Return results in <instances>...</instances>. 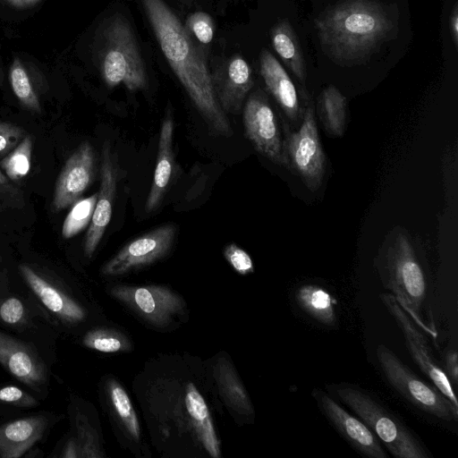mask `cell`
<instances>
[{
	"instance_id": "34",
	"label": "cell",
	"mask_w": 458,
	"mask_h": 458,
	"mask_svg": "<svg viewBox=\"0 0 458 458\" xmlns=\"http://www.w3.org/2000/svg\"><path fill=\"white\" fill-rule=\"evenodd\" d=\"M24 138V131L17 125L0 122V156L13 150Z\"/></svg>"
},
{
	"instance_id": "5",
	"label": "cell",
	"mask_w": 458,
	"mask_h": 458,
	"mask_svg": "<svg viewBox=\"0 0 458 458\" xmlns=\"http://www.w3.org/2000/svg\"><path fill=\"white\" fill-rule=\"evenodd\" d=\"M381 280L400 306L423 331L437 336V330L424 318L426 280L411 242L399 234L386 256Z\"/></svg>"
},
{
	"instance_id": "4",
	"label": "cell",
	"mask_w": 458,
	"mask_h": 458,
	"mask_svg": "<svg viewBox=\"0 0 458 458\" xmlns=\"http://www.w3.org/2000/svg\"><path fill=\"white\" fill-rule=\"evenodd\" d=\"M345 403L396 458H429L421 441L388 409L364 390L348 384L331 386Z\"/></svg>"
},
{
	"instance_id": "13",
	"label": "cell",
	"mask_w": 458,
	"mask_h": 458,
	"mask_svg": "<svg viewBox=\"0 0 458 458\" xmlns=\"http://www.w3.org/2000/svg\"><path fill=\"white\" fill-rule=\"evenodd\" d=\"M312 394L327 420L357 452L370 458H386L380 441L361 420L324 391L316 389Z\"/></svg>"
},
{
	"instance_id": "32",
	"label": "cell",
	"mask_w": 458,
	"mask_h": 458,
	"mask_svg": "<svg viewBox=\"0 0 458 458\" xmlns=\"http://www.w3.org/2000/svg\"><path fill=\"white\" fill-rule=\"evenodd\" d=\"M75 424L79 437V454L80 457H99L98 441L94 430L89 425L85 417L77 413Z\"/></svg>"
},
{
	"instance_id": "1",
	"label": "cell",
	"mask_w": 458,
	"mask_h": 458,
	"mask_svg": "<svg viewBox=\"0 0 458 458\" xmlns=\"http://www.w3.org/2000/svg\"><path fill=\"white\" fill-rule=\"evenodd\" d=\"M158 45L173 72L212 131H233L213 91L204 53L164 0H140Z\"/></svg>"
},
{
	"instance_id": "20",
	"label": "cell",
	"mask_w": 458,
	"mask_h": 458,
	"mask_svg": "<svg viewBox=\"0 0 458 458\" xmlns=\"http://www.w3.org/2000/svg\"><path fill=\"white\" fill-rule=\"evenodd\" d=\"M20 271L30 289L49 310L69 322L84 319V310L72 299L47 282L30 267L21 265Z\"/></svg>"
},
{
	"instance_id": "9",
	"label": "cell",
	"mask_w": 458,
	"mask_h": 458,
	"mask_svg": "<svg viewBox=\"0 0 458 458\" xmlns=\"http://www.w3.org/2000/svg\"><path fill=\"white\" fill-rule=\"evenodd\" d=\"M379 298L403 333L406 347L414 362L430 379L431 383L458 407L452 384L445 372L437 365L432 356L430 348L423 334L420 331V328L400 306L392 293H380Z\"/></svg>"
},
{
	"instance_id": "30",
	"label": "cell",
	"mask_w": 458,
	"mask_h": 458,
	"mask_svg": "<svg viewBox=\"0 0 458 458\" xmlns=\"http://www.w3.org/2000/svg\"><path fill=\"white\" fill-rule=\"evenodd\" d=\"M83 344L88 348L102 352H126L131 349V344L123 335L103 328L88 332L83 338Z\"/></svg>"
},
{
	"instance_id": "31",
	"label": "cell",
	"mask_w": 458,
	"mask_h": 458,
	"mask_svg": "<svg viewBox=\"0 0 458 458\" xmlns=\"http://www.w3.org/2000/svg\"><path fill=\"white\" fill-rule=\"evenodd\" d=\"M185 29L200 43L209 44L214 37V22L211 16L204 12L191 13L185 21Z\"/></svg>"
},
{
	"instance_id": "29",
	"label": "cell",
	"mask_w": 458,
	"mask_h": 458,
	"mask_svg": "<svg viewBox=\"0 0 458 458\" xmlns=\"http://www.w3.org/2000/svg\"><path fill=\"white\" fill-rule=\"evenodd\" d=\"M98 193L80 199L72 204L62 228L63 237L69 239L87 227L92 218Z\"/></svg>"
},
{
	"instance_id": "40",
	"label": "cell",
	"mask_w": 458,
	"mask_h": 458,
	"mask_svg": "<svg viewBox=\"0 0 458 458\" xmlns=\"http://www.w3.org/2000/svg\"><path fill=\"white\" fill-rule=\"evenodd\" d=\"M6 4L16 9H26L34 6L40 0H4Z\"/></svg>"
},
{
	"instance_id": "16",
	"label": "cell",
	"mask_w": 458,
	"mask_h": 458,
	"mask_svg": "<svg viewBox=\"0 0 458 458\" xmlns=\"http://www.w3.org/2000/svg\"><path fill=\"white\" fill-rule=\"evenodd\" d=\"M174 123L173 115L168 110L161 124L152 184L145 203V210L147 213L153 212L160 206L174 173Z\"/></svg>"
},
{
	"instance_id": "38",
	"label": "cell",
	"mask_w": 458,
	"mask_h": 458,
	"mask_svg": "<svg viewBox=\"0 0 458 458\" xmlns=\"http://www.w3.org/2000/svg\"><path fill=\"white\" fill-rule=\"evenodd\" d=\"M449 25H450V32H451L453 41H454L455 47H457V43H458V7H457L456 4H454V9L451 13Z\"/></svg>"
},
{
	"instance_id": "2",
	"label": "cell",
	"mask_w": 458,
	"mask_h": 458,
	"mask_svg": "<svg viewBox=\"0 0 458 458\" xmlns=\"http://www.w3.org/2000/svg\"><path fill=\"white\" fill-rule=\"evenodd\" d=\"M315 23L324 51L344 64L364 60L396 30L392 15L372 0H344L321 13Z\"/></svg>"
},
{
	"instance_id": "12",
	"label": "cell",
	"mask_w": 458,
	"mask_h": 458,
	"mask_svg": "<svg viewBox=\"0 0 458 458\" xmlns=\"http://www.w3.org/2000/svg\"><path fill=\"white\" fill-rule=\"evenodd\" d=\"M216 98L225 114H237L254 86L248 62L236 54L216 64L210 72Z\"/></svg>"
},
{
	"instance_id": "15",
	"label": "cell",
	"mask_w": 458,
	"mask_h": 458,
	"mask_svg": "<svg viewBox=\"0 0 458 458\" xmlns=\"http://www.w3.org/2000/svg\"><path fill=\"white\" fill-rule=\"evenodd\" d=\"M116 186L117 171L106 141L102 147L99 191L84 242V253L88 258L97 250L111 220Z\"/></svg>"
},
{
	"instance_id": "10",
	"label": "cell",
	"mask_w": 458,
	"mask_h": 458,
	"mask_svg": "<svg viewBox=\"0 0 458 458\" xmlns=\"http://www.w3.org/2000/svg\"><path fill=\"white\" fill-rule=\"evenodd\" d=\"M177 233L174 224L160 225L124 245L102 267L105 276H120L148 266L165 257Z\"/></svg>"
},
{
	"instance_id": "6",
	"label": "cell",
	"mask_w": 458,
	"mask_h": 458,
	"mask_svg": "<svg viewBox=\"0 0 458 458\" xmlns=\"http://www.w3.org/2000/svg\"><path fill=\"white\" fill-rule=\"evenodd\" d=\"M376 356L390 386L412 405L445 421H457L458 407L433 384L420 378L386 345L379 344Z\"/></svg>"
},
{
	"instance_id": "37",
	"label": "cell",
	"mask_w": 458,
	"mask_h": 458,
	"mask_svg": "<svg viewBox=\"0 0 458 458\" xmlns=\"http://www.w3.org/2000/svg\"><path fill=\"white\" fill-rule=\"evenodd\" d=\"M445 374L449 380L454 384H457L458 378V363L457 352L455 350L449 351L445 355Z\"/></svg>"
},
{
	"instance_id": "24",
	"label": "cell",
	"mask_w": 458,
	"mask_h": 458,
	"mask_svg": "<svg viewBox=\"0 0 458 458\" xmlns=\"http://www.w3.org/2000/svg\"><path fill=\"white\" fill-rule=\"evenodd\" d=\"M318 112L327 131L342 136L346 124V99L334 86H327L320 93Z\"/></svg>"
},
{
	"instance_id": "25",
	"label": "cell",
	"mask_w": 458,
	"mask_h": 458,
	"mask_svg": "<svg viewBox=\"0 0 458 458\" xmlns=\"http://www.w3.org/2000/svg\"><path fill=\"white\" fill-rule=\"evenodd\" d=\"M215 377L220 392L229 406L241 414H253V407L248 394L227 361L217 363Z\"/></svg>"
},
{
	"instance_id": "18",
	"label": "cell",
	"mask_w": 458,
	"mask_h": 458,
	"mask_svg": "<svg viewBox=\"0 0 458 458\" xmlns=\"http://www.w3.org/2000/svg\"><path fill=\"white\" fill-rule=\"evenodd\" d=\"M260 74L267 90L291 122H297L301 108L293 82L277 59L266 48L259 55Z\"/></svg>"
},
{
	"instance_id": "28",
	"label": "cell",
	"mask_w": 458,
	"mask_h": 458,
	"mask_svg": "<svg viewBox=\"0 0 458 458\" xmlns=\"http://www.w3.org/2000/svg\"><path fill=\"white\" fill-rule=\"evenodd\" d=\"M32 154L31 137L25 136L21 141L1 161V167L8 178L18 181L30 170Z\"/></svg>"
},
{
	"instance_id": "21",
	"label": "cell",
	"mask_w": 458,
	"mask_h": 458,
	"mask_svg": "<svg viewBox=\"0 0 458 458\" xmlns=\"http://www.w3.org/2000/svg\"><path fill=\"white\" fill-rule=\"evenodd\" d=\"M184 404L191 428L197 435L208 454L214 458L220 456V444L212 423L207 403L192 383L185 389Z\"/></svg>"
},
{
	"instance_id": "39",
	"label": "cell",
	"mask_w": 458,
	"mask_h": 458,
	"mask_svg": "<svg viewBox=\"0 0 458 458\" xmlns=\"http://www.w3.org/2000/svg\"><path fill=\"white\" fill-rule=\"evenodd\" d=\"M62 456L64 458L80 457L78 444L76 443L74 438H71L69 440L64 450Z\"/></svg>"
},
{
	"instance_id": "35",
	"label": "cell",
	"mask_w": 458,
	"mask_h": 458,
	"mask_svg": "<svg viewBox=\"0 0 458 458\" xmlns=\"http://www.w3.org/2000/svg\"><path fill=\"white\" fill-rule=\"evenodd\" d=\"M0 401L23 407L37 404V401L31 395L13 386L0 389Z\"/></svg>"
},
{
	"instance_id": "26",
	"label": "cell",
	"mask_w": 458,
	"mask_h": 458,
	"mask_svg": "<svg viewBox=\"0 0 458 458\" xmlns=\"http://www.w3.org/2000/svg\"><path fill=\"white\" fill-rule=\"evenodd\" d=\"M9 81L20 103L27 109L39 114L41 106L38 98L31 84L29 73L20 58L13 59L11 64Z\"/></svg>"
},
{
	"instance_id": "33",
	"label": "cell",
	"mask_w": 458,
	"mask_h": 458,
	"mask_svg": "<svg viewBox=\"0 0 458 458\" xmlns=\"http://www.w3.org/2000/svg\"><path fill=\"white\" fill-rule=\"evenodd\" d=\"M224 256L233 268L240 275L245 276L254 271V265L250 255L235 243L227 244Z\"/></svg>"
},
{
	"instance_id": "27",
	"label": "cell",
	"mask_w": 458,
	"mask_h": 458,
	"mask_svg": "<svg viewBox=\"0 0 458 458\" xmlns=\"http://www.w3.org/2000/svg\"><path fill=\"white\" fill-rule=\"evenodd\" d=\"M108 394L114 410L127 433L133 439L139 440L140 436V422L127 393L119 383L110 380Z\"/></svg>"
},
{
	"instance_id": "3",
	"label": "cell",
	"mask_w": 458,
	"mask_h": 458,
	"mask_svg": "<svg viewBox=\"0 0 458 458\" xmlns=\"http://www.w3.org/2000/svg\"><path fill=\"white\" fill-rule=\"evenodd\" d=\"M98 67L109 88L123 84L130 91L148 85V73L129 21L116 13L107 18L98 33Z\"/></svg>"
},
{
	"instance_id": "11",
	"label": "cell",
	"mask_w": 458,
	"mask_h": 458,
	"mask_svg": "<svg viewBox=\"0 0 458 458\" xmlns=\"http://www.w3.org/2000/svg\"><path fill=\"white\" fill-rule=\"evenodd\" d=\"M110 294L157 327L166 326L184 306L177 293L163 285H115Z\"/></svg>"
},
{
	"instance_id": "14",
	"label": "cell",
	"mask_w": 458,
	"mask_h": 458,
	"mask_svg": "<svg viewBox=\"0 0 458 458\" xmlns=\"http://www.w3.org/2000/svg\"><path fill=\"white\" fill-rule=\"evenodd\" d=\"M96 155L91 144L81 143L67 159L56 181L53 207L64 209L78 199L93 182L96 175Z\"/></svg>"
},
{
	"instance_id": "7",
	"label": "cell",
	"mask_w": 458,
	"mask_h": 458,
	"mask_svg": "<svg viewBox=\"0 0 458 458\" xmlns=\"http://www.w3.org/2000/svg\"><path fill=\"white\" fill-rule=\"evenodd\" d=\"M301 98L304 103L302 122L297 131L288 134L285 150L291 169L299 174L310 191H316L326 174V156L319 140L311 101L304 89L301 90Z\"/></svg>"
},
{
	"instance_id": "41",
	"label": "cell",
	"mask_w": 458,
	"mask_h": 458,
	"mask_svg": "<svg viewBox=\"0 0 458 458\" xmlns=\"http://www.w3.org/2000/svg\"><path fill=\"white\" fill-rule=\"evenodd\" d=\"M6 183V178L3 174V173L0 171V186Z\"/></svg>"
},
{
	"instance_id": "22",
	"label": "cell",
	"mask_w": 458,
	"mask_h": 458,
	"mask_svg": "<svg viewBox=\"0 0 458 458\" xmlns=\"http://www.w3.org/2000/svg\"><path fill=\"white\" fill-rule=\"evenodd\" d=\"M271 42L284 64L301 82L306 77L302 50L297 36L287 20L277 21L271 29Z\"/></svg>"
},
{
	"instance_id": "23",
	"label": "cell",
	"mask_w": 458,
	"mask_h": 458,
	"mask_svg": "<svg viewBox=\"0 0 458 458\" xmlns=\"http://www.w3.org/2000/svg\"><path fill=\"white\" fill-rule=\"evenodd\" d=\"M294 296L300 309L311 318L327 327L335 325L336 301L326 289L316 284H305L296 290Z\"/></svg>"
},
{
	"instance_id": "17",
	"label": "cell",
	"mask_w": 458,
	"mask_h": 458,
	"mask_svg": "<svg viewBox=\"0 0 458 458\" xmlns=\"http://www.w3.org/2000/svg\"><path fill=\"white\" fill-rule=\"evenodd\" d=\"M0 363L18 380L32 387L46 380V370L39 357L25 344L0 332Z\"/></svg>"
},
{
	"instance_id": "43",
	"label": "cell",
	"mask_w": 458,
	"mask_h": 458,
	"mask_svg": "<svg viewBox=\"0 0 458 458\" xmlns=\"http://www.w3.org/2000/svg\"><path fill=\"white\" fill-rule=\"evenodd\" d=\"M180 2L187 4V5H190L192 4L193 0H179Z\"/></svg>"
},
{
	"instance_id": "8",
	"label": "cell",
	"mask_w": 458,
	"mask_h": 458,
	"mask_svg": "<svg viewBox=\"0 0 458 458\" xmlns=\"http://www.w3.org/2000/svg\"><path fill=\"white\" fill-rule=\"evenodd\" d=\"M242 120L245 135L254 148L271 162L290 170L285 140L278 120L267 96L259 89L248 97Z\"/></svg>"
},
{
	"instance_id": "42",
	"label": "cell",
	"mask_w": 458,
	"mask_h": 458,
	"mask_svg": "<svg viewBox=\"0 0 458 458\" xmlns=\"http://www.w3.org/2000/svg\"><path fill=\"white\" fill-rule=\"evenodd\" d=\"M4 81V72L0 64V86L3 84Z\"/></svg>"
},
{
	"instance_id": "36",
	"label": "cell",
	"mask_w": 458,
	"mask_h": 458,
	"mask_svg": "<svg viewBox=\"0 0 458 458\" xmlns=\"http://www.w3.org/2000/svg\"><path fill=\"white\" fill-rule=\"evenodd\" d=\"M24 308L17 298H9L0 306V318L7 324H16L23 317Z\"/></svg>"
},
{
	"instance_id": "19",
	"label": "cell",
	"mask_w": 458,
	"mask_h": 458,
	"mask_svg": "<svg viewBox=\"0 0 458 458\" xmlns=\"http://www.w3.org/2000/svg\"><path fill=\"white\" fill-rule=\"evenodd\" d=\"M46 426L44 417L33 416L0 427V458L21 456L42 437Z\"/></svg>"
}]
</instances>
